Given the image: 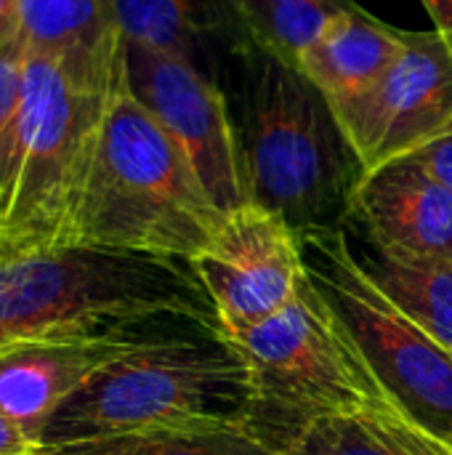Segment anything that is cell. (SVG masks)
Wrapping results in <instances>:
<instances>
[{
    "mask_svg": "<svg viewBox=\"0 0 452 455\" xmlns=\"http://www.w3.org/2000/svg\"><path fill=\"white\" fill-rule=\"evenodd\" d=\"M224 67L250 203L296 235L341 227L365 171L330 99L253 40L237 43Z\"/></svg>",
    "mask_w": 452,
    "mask_h": 455,
    "instance_id": "6da1fadb",
    "label": "cell"
},
{
    "mask_svg": "<svg viewBox=\"0 0 452 455\" xmlns=\"http://www.w3.org/2000/svg\"><path fill=\"white\" fill-rule=\"evenodd\" d=\"M253 416L250 371L216 320L192 317L93 371L48 419L40 445H69L173 424Z\"/></svg>",
    "mask_w": 452,
    "mask_h": 455,
    "instance_id": "7a4b0ae2",
    "label": "cell"
},
{
    "mask_svg": "<svg viewBox=\"0 0 452 455\" xmlns=\"http://www.w3.org/2000/svg\"><path fill=\"white\" fill-rule=\"evenodd\" d=\"M224 216L165 128L128 91L109 96L93 165L61 245L192 261Z\"/></svg>",
    "mask_w": 452,
    "mask_h": 455,
    "instance_id": "3957f363",
    "label": "cell"
},
{
    "mask_svg": "<svg viewBox=\"0 0 452 455\" xmlns=\"http://www.w3.org/2000/svg\"><path fill=\"white\" fill-rule=\"evenodd\" d=\"M216 307L192 261L93 245H51L0 264V344L56 328Z\"/></svg>",
    "mask_w": 452,
    "mask_h": 455,
    "instance_id": "277c9868",
    "label": "cell"
},
{
    "mask_svg": "<svg viewBox=\"0 0 452 455\" xmlns=\"http://www.w3.org/2000/svg\"><path fill=\"white\" fill-rule=\"evenodd\" d=\"M232 344L253 381L248 429L269 448L317 419L397 411L306 272L282 312L232 336Z\"/></svg>",
    "mask_w": 452,
    "mask_h": 455,
    "instance_id": "5b68a950",
    "label": "cell"
},
{
    "mask_svg": "<svg viewBox=\"0 0 452 455\" xmlns=\"http://www.w3.org/2000/svg\"><path fill=\"white\" fill-rule=\"evenodd\" d=\"M107 107L109 96L77 88L51 56L24 48L21 133L0 219L13 256L64 243Z\"/></svg>",
    "mask_w": 452,
    "mask_h": 455,
    "instance_id": "8992f818",
    "label": "cell"
},
{
    "mask_svg": "<svg viewBox=\"0 0 452 455\" xmlns=\"http://www.w3.org/2000/svg\"><path fill=\"white\" fill-rule=\"evenodd\" d=\"M304 272L394 408L452 445V352L402 315L357 267L341 227L298 235Z\"/></svg>",
    "mask_w": 452,
    "mask_h": 455,
    "instance_id": "52a82bcc",
    "label": "cell"
},
{
    "mask_svg": "<svg viewBox=\"0 0 452 455\" xmlns=\"http://www.w3.org/2000/svg\"><path fill=\"white\" fill-rule=\"evenodd\" d=\"M125 83L184 152L221 216L250 205L232 104L213 72L125 40Z\"/></svg>",
    "mask_w": 452,
    "mask_h": 455,
    "instance_id": "ba28073f",
    "label": "cell"
},
{
    "mask_svg": "<svg viewBox=\"0 0 452 455\" xmlns=\"http://www.w3.org/2000/svg\"><path fill=\"white\" fill-rule=\"evenodd\" d=\"M365 176L410 157L452 125V43L408 32L397 61L360 96L333 104Z\"/></svg>",
    "mask_w": 452,
    "mask_h": 455,
    "instance_id": "9c48e42d",
    "label": "cell"
},
{
    "mask_svg": "<svg viewBox=\"0 0 452 455\" xmlns=\"http://www.w3.org/2000/svg\"><path fill=\"white\" fill-rule=\"evenodd\" d=\"M197 315H149L43 331L0 344V413L37 448L51 413L104 363ZM208 320V317H205Z\"/></svg>",
    "mask_w": 452,
    "mask_h": 455,
    "instance_id": "30bf717a",
    "label": "cell"
},
{
    "mask_svg": "<svg viewBox=\"0 0 452 455\" xmlns=\"http://www.w3.org/2000/svg\"><path fill=\"white\" fill-rule=\"evenodd\" d=\"M192 267L229 339L282 312L304 283L298 235L253 203L224 216Z\"/></svg>",
    "mask_w": 452,
    "mask_h": 455,
    "instance_id": "8fae6325",
    "label": "cell"
},
{
    "mask_svg": "<svg viewBox=\"0 0 452 455\" xmlns=\"http://www.w3.org/2000/svg\"><path fill=\"white\" fill-rule=\"evenodd\" d=\"M344 229L397 253L452 261V192L413 157L368 173Z\"/></svg>",
    "mask_w": 452,
    "mask_h": 455,
    "instance_id": "7c38bea8",
    "label": "cell"
},
{
    "mask_svg": "<svg viewBox=\"0 0 452 455\" xmlns=\"http://www.w3.org/2000/svg\"><path fill=\"white\" fill-rule=\"evenodd\" d=\"M21 43L51 56L83 91L125 85V37L115 0H19Z\"/></svg>",
    "mask_w": 452,
    "mask_h": 455,
    "instance_id": "4fadbf2b",
    "label": "cell"
},
{
    "mask_svg": "<svg viewBox=\"0 0 452 455\" xmlns=\"http://www.w3.org/2000/svg\"><path fill=\"white\" fill-rule=\"evenodd\" d=\"M405 29H397L357 0L341 11L301 53V72L317 83L330 104L365 93L402 53Z\"/></svg>",
    "mask_w": 452,
    "mask_h": 455,
    "instance_id": "5bb4252c",
    "label": "cell"
},
{
    "mask_svg": "<svg viewBox=\"0 0 452 455\" xmlns=\"http://www.w3.org/2000/svg\"><path fill=\"white\" fill-rule=\"evenodd\" d=\"M115 13L125 40L200 67L210 48L232 51L248 40L224 0H115Z\"/></svg>",
    "mask_w": 452,
    "mask_h": 455,
    "instance_id": "9a60e30c",
    "label": "cell"
},
{
    "mask_svg": "<svg viewBox=\"0 0 452 455\" xmlns=\"http://www.w3.org/2000/svg\"><path fill=\"white\" fill-rule=\"evenodd\" d=\"M346 240L368 280L402 315L452 352V261L386 251L352 232H346Z\"/></svg>",
    "mask_w": 452,
    "mask_h": 455,
    "instance_id": "2e32d148",
    "label": "cell"
},
{
    "mask_svg": "<svg viewBox=\"0 0 452 455\" xmlns=\"http://www.w3.org/2000/svg\"><path fill=\"white\" fill-rule=\"evenodd\" d=\"M280 455H452V445L397 411L309 421L274 443Z\"/></svg>",
    "mask_w": 452,
    "mask_h": 455,
    "instance_id": "e0dca14e",
    "label": "cell"
},
{
    "mask_svg": "<svg viewBox=\"0 0 452 455\" xmlns=\"http://www.w3.org/2000/svg\"><path fill=\"white\" fill-rule=\"evenodd\" d=\"M32 455H280L248 427L173 424L117 437L35 448Z\"/></svg>",
    "mask_w": 452,
    "mask_h": 455,
    "instance_id": "ac0fdd59",
    "label": "cell"
},
{
    "mask_svg": "<svg viewBox=\"0 0 452 455\" xmlns=\"http://www.w3.org/2000/svg\"><path fill=\"white\" fill-rule=\"evenodd\" d=\"M248 40L290 64L354 0H224Z\"/></svg>",
    "mask_w": 452,
    "mask_h": 455,
    "instance_id": "d6986e66",
    "label": "cell"
},
{
    "mask_svg": "<svg viewBox=\"0 0 452 455\" xmlns=\"http://www.w3.org/2000/svg\"><path fill=\"white\" fill-rule=\"evenodd\" d=\"M24 107V43H0V219L13 181Z\"/></svg>",
    "mask_w": 452,
    "mask_h": 455,
    "instance_id": "ffe728a7",
    "label": "cell"
},
{
    "mask_svg": "<svg viewBox=\"0 0 452 455\" xmlns=\"http://www.w3.org/2000/svg\"><path fill=\"white\" fill-rule=\"evenodd\" d=\"M410 157L418 165H424L445 189L452 192V125L442 136H437L434 141H429L426 147L413 152Z\"/></svg>",
    "mask_w": 452,
    "mask_h": 455,
    "instance_id": "44dd1931",
    "label": "cell"
},
{
    "mask_svg": "<svg viewBox=\"0 0 452 455\" xmlns=\"http://www.w3.org/2000/svg\"><path fill=\"white\" fill-rule=\"evenodd\" d=\"M35 445L0 413V455H32Z\"/></svg>",
    "mask_w": 452,
    "mask_h": 455,
    "instance_id": "7402d4cb",
    "label": "cell"
},
{
    "mask_svg": "<svg viewBox=\"0 0 452 455\" xmlns=\"http://www.w3.org/2000/svg\"><path fill=\"white\" fill-rule=\"evenodd\" d=\"M21 40L19 0H0V43Z\"/></svg>",
    "mask_w": 452,
    "mask_h": 455,
    "instance_id": "603a6c76",
    "label": "cell"
},
{
    "mask_svg": "<svg viewBox=\"0 0 452 455\" xmlns=\"http://www.w3.org/2000/svg\"><path fill=\"white\" fill-rule=\"evenodd\" d=\"M421 3L434 19V29L442 32L452 43V0H421Z\"/></svg>",
    "mask_w": 452,
    "mask_h": 455,
    "instance_id": "cb8c5ba5",
    "label": "cell"
},
{
    "mask_svg": "<svg viewBox=\"0 0 452 455\" xmlns=\"http://www.w3.org/2000/svg\"><path fill=\"white\" fill-rule=\"evenodd\" d=\"M13 253H11V245H8V240H5V235H3V229H0V264L5 261V259H11Z\"/></svg>",
    "mask_w": 452,
    "mask_h": 455,
    "instance_id": "d4e9b609",
    "label": "cell"
}]
</instances>
